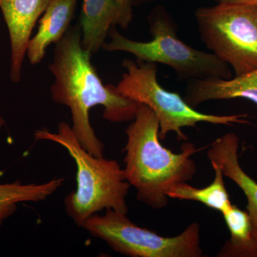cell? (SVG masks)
I'll use <instances>...</instances> for the list:
<instances>
[{
  "mask_svg": "<svg viewBox=\"0 0 257 257\" xmlns=\"http://www.w3.org/2000/svg\"><path fill=\"white\" fill-rule=\"evenodd\" d=\"M231 237L224 243L218 257H257V240L247 211L234 204L221 212Z\"/></svg>",
  "mask_w": 257,
  "mask_h": 257,
  "instance_id": "5bb4252c",
  "label": "cell"
},
{
  "mask_svg": "<svg viewBox=\"0 0 257 257\" xmlns=\"http://www.w3.org/2000/svg\"><path fill=\"white\" fill-rule=\"evenodd\" d=\"M215 172L212 183L202 189L193 187L187 183L179 184L167 192L169 198L179 200L195 201L212 209L222 212L231 205L229 194L225 187L224 175L219 166L211 164Z\"/></svg>",
  "mask_w": 257,
  "mask_h": 257,
  "instance_id": "9a60e30c",
  "label": "cell"
},
{
  "mask_svg": "<svg viewBox=\"0 0 257 257\" xmlns=\"http://www.w3.org/2000/svg\"><path fill=\"white\" fill-rule=\"evenodd\" d=\"M239 140L234 133L216 139L209 147L207 157L211 164L220 167L224 177L237 184L247 199V212L252 225L253 237L257 240V183L240 165L238 149Z\"/></svg>",
  "mask_w": 257,
  "mask_h": 257,
  "instance_id": "30bf717a",
  "label": "cell"
},
{
  "mask_svg": "<svg viewBox=\"0 0 257 257\" xmlns=\"http://www.w3.org/2000/svg\"><path fill=\"white\" fill-rule=\"evenodd\" d=\"M64 178H54L42 184H23L21 180L0 184V227L18 210V204L45 200L62 187Z\"/></svg>",
  "mask_w": 257,
  "mask_h": 257,
  "instance_id": "4fadbf2b",
  "label": "cell"
},
{
  "mask_svg": "<svg viewBox=\"0 0 257 257\" xmlns=\"http://www.w3.org/2000/svg\"><path fill=\"white\" fill-rule=\"evenodd\" d=\"M0 119L4 120V119H3V116H2L1 115H0Z\"/></svg>",
  "mask_w": 257,
  "mask_h": 257,
  "instance_id": "d6986e66",
  "label": "cell"
},
{
  "mask_svg": "<svg viewBox=\"0 0 257 257\" xmlns=\"http://www.w3.org/2000/svg\"><path fill=\"white\" fill-rule=\"evenodd\" d=\"M235 98H244L257 104V69L233 79L189 81L184 99L194 108L205 101Z\"/></svg>",
  "mask_w": 257,
  "mask_h": 257,
  "instance_id": "7c38bea8",
  "label": "cell"
},
{
  "mask_svg": "<svg viewBox=\"0 0 257 257\" xmlns=\"http://www.w3.org/2000/svg\"><path fill=\"white\" fill-rule=\"evenodd\" d=\"M121 66L126 70L116 86L118 92L139 104L151 108L160 123L159 137L164 140L167 134L175 133L179 141H187L182 131L197 127L201 122L213 124H248L247 114H204L189 105L178 93L170 92L157 80V65L151 62L125 59Z\"/></svg>",
  "mask_w": 257,
  "mask_h": 257,
  "instance_id": "5b68a950",
  "label": "cell"
},
{
  "mask_svg": "<svg viewBox=\"0 0 257 257\" xmlns=\"http://www.w3.org/2000/svg\"><path fill=\"white\" fill-rule=\"evenodd\" d=\"M132 121L125 131V177L136 189L139 202L157 210L164 209L168 205L167 192L194 178L197 166L192 157L201 150L189 142L182 144L179 154L163 147L158 119L145 104H140Z\"/></svg>",
  "mask_w": 257,
  "mask_h": 257,
  "instance_id": "7a4b0ae2",
  "label": "cell"
},
{
  "mask_svg": "<svg viewBox=\"0 0 257 257\" xmlns=\"http://www.w3.org/2000/svg\"><path fill=\"white\" fill-rule=\"evenodd\" d=\"M152 40L140 42L121 35L117 28L108 34L109 42L103 44L106 52L132 54L137 61L162 64L175 71L179 78L193 79L231 78L229 65L213 53L195 50L179 40L177 25L165 7L157 6L147 17Z\"/></svg>",
  "mask_w": 257,
  "mask_h": 257,
  "instance_id": "277c9868",
  "label": "cell"
},
{
  "mask_svg": "<svg viewBox=\"0 0 257 257\" xmlns=\"http://www.w3.org/2000/svg\"><path fill=\"white\" fill-rule=\"evenodd\" d=\"M5 124V120L0 119V128L3 127V126H4Z\"/></svg>",
  "mask_w": 257,
  "mask_h": 257,
  "instance_id": "ac0fdd59",
  "label": "cell"
},
{
  "mask_svg": "<svg viewBox=\"0 0 257 257\" xmlns=\"http://www.w3.org/2000/svg\"><path fill=\"white\" fill-rule=\"evenodd\" d=\"M204 45L234 69L235 77L257 69V5L218 4L196 10Z\"/></svg>",
  "mask_w": 257,
  "mask_h": 257,
  "instance_id": "8992f818",
  "label": "cell"
},
{
  "mask_svg": "<svg viewBox=\"0 0 257 257\" xmlns=\"http://www.w3.org/2000/svg\"><path fill=\"white\" fill-rule=\"evenodd\" d=\"M82 36L77 24L55 44L53 60L49 64L54 77L51 98L69 108L72 130L83 148L94 156L104 157L105 145L91 124V109L103 106L104 119L122 123L135 119L140 104L121 95L116 86L103 84L91 62L92 55L82 46Z\"/></svg>",
  "mask_w": 257,
  "mask_h": 257,
  "instance_id": "6da1fadb",
  "label": "cell"
},
{
  "mask_svg": "<svg viewBox=\"0 0 257 257\" xmlns=\"http://www.w3.org/2000/svg\"><path fill=\"white\" fill-rule=\"evenodd\" d=\"M135 6L136 0H83L79 25L84 49L94 55L111 29L126 30L133 22Z\"/></svg>",
  "mask_w": 257,
  "mask_h": 257,
  "instance_id": "ba28073f",
  "label": "cell"
},
{
  "mask_svg": "<svg viewBox=\"0 0 257 257\" xmlns=\"http://www.w3.org/2000/svg\"><path fill=\"white\" fill-rule=\"evenodd\" d=\"M153 0H136V6L138 5L145 4L147 3H150Z\"/></svg>",
  "mask_w": 257,
  "mask_h": 257,
  "instance_id": "e0dca14e",
  "label": "cell"
},
{
  "mask_svg": "<svg viewBox=\"0 0 257 257\" xmlns=\"http://www.w3.org/2000/svg\"><path fill=\"white\" fill-rule=\"evenodd\" d=\"M50 0H0V10L9 32L11 60L10 77L20 82L32 30Z\"/></svg>",
  "mask_w": 257,
  "mask_h": 257,
  "instance_id": "9c48e42d",
  "label": "cell"
},
{
  "mask_svg": "<svg viewBox=\"0 0 257 257\" xmlns=\"http://www.w3.org/2000/svg\"><path fill=\"white\" fill-rule=\"evenodd\" d=\"M82 228L116 252L130 257H201L200 225L193 222L177 236L167 237L140 227L127 214L107 209L84 221Z\"/></svg>",
  "mask_w": 257,
  "mask_h": 257,
  "instance_id": "52a82bcc",
  "label": "cell"
},
{
  "mask_svg": "<svg viewBox=\"0 0 257 257\" xmlns=\"http://www.w3.org/2000/svg\"><path fill=\"white\" fill-rule=\"evenodd\" d=\"M34 136L35 141L58 144L75 162L77 187L66 196L64 206L67 216L77 226L82 227L88 218L107 209L127 214L126 197L131 186L116 160L95 157L84 150L65 121L59 124L57 133L43 128L37 130Z\"/></svg>",
  "mask_w": 257,
  "mask_h": 257,
  "instance_id": "3957f363",
  "label": "cell"
},
{
  "mask_svg": "<svg viewBox=\"0 0 257 257\" xmlns=\"http://www.w3.org/2000/svg\"><path fill=\"white\" fill-rule=\"evenodd\" d=\"M78 0H50L29 42L27 57L31 65L41 63L51 44L57 43L70 28Z\"/></svg>",
  "mask_w": 257,
  "mask_h": 257,
  "instance_id": "8fae6325",
  "label": "cell"
},
{
  "mask_svg": "<svg viewBox=\"0 0 257 257\" xmlns=\"http://www.w3.org/2000/svg\"><path fill=\"white\" fill-rule=\"evenodd\" d=\"M218 4L257 5V0H214Z\"/></svg>",
  "mask_w": 257,
  "mask_h": 257,
  "instance_id": "2e32d148",
  "label": "cell"
}]
</instances>
